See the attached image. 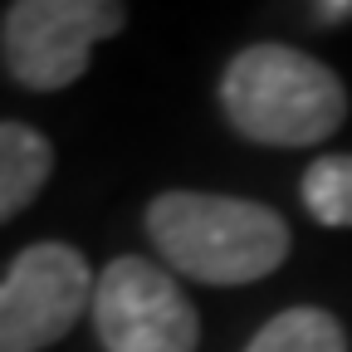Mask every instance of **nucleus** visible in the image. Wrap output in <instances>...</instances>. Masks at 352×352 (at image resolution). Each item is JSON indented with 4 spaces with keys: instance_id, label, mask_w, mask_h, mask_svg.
I'll list each match as a JSON object with an SVG mask.
<instances>
[{
    "instance_id": "obj_9",
    "label": "nucleus",
    "mask_w": 352,
    "mask_h": 352,
    "mask_svg": "<svg viewBox=\"0 0 352 352\" xmlns=\"http://www.w3.org/2000/svg\"><path fill=\"white\" fill-rule=\"evenodd\" d=\"M314 15H318L323 25H342V20H352V0H328V6H314Z\"/></svg>"
},
{
    "instance_id": "obj_7",
    "label": "nucleus",
    "mask_w": 352,
    "mask_h": 352,
    "mask_svg": "<svg viewBox=\"0 0 352 352\" xmlns=\"http://www.w3.org/2000/svg\"><path fill=\"white\" fill-rule=\"evenodd\" d=\"M245 352H347V333L328 308L298 303L264 323Z\"/></svg>"
},
{
    "instance_id": "obj_5",
    "label": "nucleus",
    "mask_w": 352,
    "mask_h": 352,
    "mask_svg": "<svg viewBox=\"0 0 352 352\" xmlns=\"http://www.w3.org/2000/svg\"><path fill=\"white\" fill-rule=\"evenodd\" d=\"M94 328L108 352H196L201 318L162 264L122 254L98 274Z\"/></svg>"
},
{
    "instance_id": "obj_6",
    "label": "nucleus",
    "mask_w": 352,
    "mask_h": 352,
    "mask_svg": "<svg viewBox=\"0 0 352 352\" xmlns=\"http://www.w3.org/2000/svg\"><path fill=\"white\" fill-rule=\"evenodd\" d=\"M54 171V147L30 122H0V226L20 215Z\"/></svg>"
},
{
    "instance_id": "obj_8",
    "label": "nucleus",
    "mask_w": 352,
    "mask_h": 352,
    "mask_svg": "<svg viewBox=\"0 0 352 352\" xmlns=\"http://www.w3.org/2000/svg\"><path fill=\"white\" fill-rule=\"evenodd\" d=\"M303 206L318 226H352V152L318 157L303 171Z\"/></svg>"
},
{
    "instance_id": "obj_4",
    "label": "nucleus",
    "mask_w": 352,
    "mask_h": 352,
    "mask_svg": "<svg viewBox=\"0 0 352 352\" xmlns=\"http://www.w3.org/2000/svg\"><path fill=\"white\" fill-rule=\"evenodd\" d=\"M94 270L74 245L39 240L0 274V352L54 347L94 308Z\"/></svg>"
},
{
    "instance_id": "obj_1",
    "label": "nucleus",
    "mask_w": 352,
    "mask_h": 352,
    "mask_svg": "<svg viewBox=\"0 0 352 352\" xmlns=\"http://www.w3.org/2000/svg\"><path fill=\"white\" fill-rule=\"evenodd\" d=\"M147 235L196 284H254L289 254V226L274 206L210 191H162L147 206Z\"/></svg>"
},
{
    "instance_id": "obj_3",
    "label": "nucleus",
    "mask_w": 352,
    "mask_h": 352,
    "mask_svg": "<svg viewBox=\"0 0 352 352\" xmlns=\"http://www.w3.org/2000/svg\"><path fill=\"white\" fill-rule=\"evenodd\" d=\"M127 25L118 0H15L0 25V54L15 83L34 94H59L78 83L88 54Z\"/></svg>"
},
{
    "instance_id": "obj_2",
    "label": "nucleus",
    "mask_w": 352,
    "mask_h": 352,
    "mask_svg": "<svg viewBox=\"0 0 352 352\" xmlns=\"http://www.w3.org/2000/svg\"><path fill=\"white\" fill-rule=\"evenodd\" d=\"M220 108L230 127L264 147H314L342 127V78L289 44H250L220 78Z\"/></svg>"
}]
</instances>
